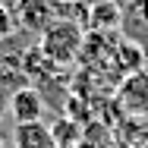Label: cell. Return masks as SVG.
Returning <instances> with one entry per match:
<instances>
[{
  "instance_id": "6da1fadb",
  "label": "cell",
  "mask_w": 148,
  "mask_h": 148,
  "mask_svg": "<svg viewBox=\"0 0 148 148\" xmlns=\"http://www.w3.org/2000/svg\"><path fill=\"white\" fill-rule=\"evenodd\" d=\"M82 41H85V29H82V22H73V19L57 16L47 29L38 35V51L51 60V63L66 66V63H73V60L79 57Z\"/></svg>"
},
{
  "instance_id": "52a82bcc",
  "label": "cell",
  "mask_w": 148,
  "mask_h": 148,
  "mask_svg": "<svg viewBox=\"0 0 148 148\" xmlns=\"http://www.w3.org/2000/svg\"><path fill=\"white\" fill-rule=\"evenodd\" d=\"M51 129H54V139H57L60 148H73L76 142H82V129H79V123H73V120H57Z\"/></svg>"
},
{
  "instance_id": "7a4b0ae2",
  "label": "cell",
  "mask_w": 148,
  "mask_h": 148,
  "mask_svg": "<svg viewBox=\"0 0 148 148\" xmlns=\"http://www.w3.org/2000/svg\"><path fill=\"white\" fill-rule=\"evenodd\" d=\"M13 19H16L19 29L41 35V32L57 19V6H54V0H16Z\"/></svg>"
},
{
  "instance_id": "30bf717a",
  "label": "cell",
  "mask_w": 148,
  "mask_h": 148,
  "mask_svg": "<svg viewBox=\"0 0 148 148\" xmlns=\"http://www.w3.org/2000/svg\"><path fill=\"white\" fill-rule=\"evenodd\" d=\"M54 3H88V0H54Z\"/></svg>"
},
{
  "instance_id": "5b68a950",
  "label": "cell",
  "mask_w": 148,
  "mask_h": 148,
  "mask_svg": "<svg viewBox=\"0 0 148 148\" xmlns=\"http://www.w3.org/2000/svg\"><path fill=\"white\" fill-rule=\"evenodd\" d=\"M123 22V10L117 0H88V16L85 25L88 32H114Z\"/></svg>"
},
{
  "instance_id": "8fae6325",
  "label": "cell",
  "mask_w": 148,
  "mask_h": 148,
  "mask_svg": "<svg viewBox=\"0 0 148 148\" xmlns=\"http://www.w3.org/2000/svg\"><path fill=\"white\" fill-rule=\"evenodd\" d=\"M0 148H3V136H0Z\"/></svg>"
},
{
  "instance_id": "9c48e42d",
  "label": "cell",
  "mask_w": 148,
  "mask_h": 148,
  "mask_svg": "<svg viewBox=\"0 0 148 148\" xmlns=\"http://www.w3.org/2000/svg\"><path fill=\"white\" fill-rule=\"evenodd\" d=\"M136 10H139V13H142V16H145V19H148V0H142V3L136 6Z\"/></svg>"
},
{
  "instance_id": "ba28073f",
  "label": "cell",
  "mask_w": 148,
  "mask_h": 148,
  "mask_svg": "<svg viewBox=\"0 0 148 148\" xmlns=\"http://www.w3.org/2000/svg\"><path fill=\"white\" fill-rule=\"evenodd\" d=\"M16 19H13V10H6V6H0V44L6 41V38H13L16 35Z\"/></svg>"
},
{
  "instance_id": "277c9868",
  "label": "cell",
  "mask_w": 148,
  "mask_h": 148,
  "mask_svg": "<svg viewBox=\"0 0 148 148\" xmlns=\"http://www.w3.org/2000/svg\"><path fill=\"white\" fill-rule=\"evenodd\" d=\"M13 148H60L54 129L41 120L35 123H16L13 126Z\"/></svg>"
},
{
  "instance_id": "8992f818",
  "label": "cell",
  "mask_w": 148,
  "mask_h": 148,
  "mask_svg": "<svg viewBox=\"0 0 148 148\" xmlns=\"http://www.w3.org/2000/svg\"><path fill=\"white\" fill-rule=\"evenodd\" d=\"M120 101L129 110H148V73H132L120 88Z\"/></svg>"
},
{
  "instance_id": "3957f363",
  "label": "cell",
  "mask_w": 148,
  "mask_h": 148,
  "mask_svg": "<svg viewBox=\"0 0 148 148\" xmlns=\"http://www.w3.org/2000/svg\"><path fill=\"white\" fill-rule=\"evenodd\" d=\"M6 110H10L13 123H35V120L44 117V98H41L38 88L22 85V88H16L13 95H10Z\"/></svg>"
}]
</instances>
